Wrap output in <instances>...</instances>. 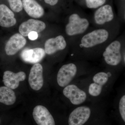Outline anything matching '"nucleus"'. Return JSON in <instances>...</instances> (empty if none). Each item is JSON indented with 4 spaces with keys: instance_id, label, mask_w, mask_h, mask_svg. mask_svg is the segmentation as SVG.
<instances>
[{
    "instance_id": "nucleus-1",
    "label": "nucleus",
    "mask_w": 125,
    "mask_h": 125,
    "mask_svg": "<svg viewBox=\"0 0 125 125\" xmlns=\"http://www.w3.org/2000/svg\"><path fill=\"white\" fill-rule=\"evenodd\" d=\"M88 21L81 18L76 14H73L69 18V23L65 27L67 35L70 36L80 34L84 32L89 26Z\"/></svg>"
},
{
    "instance_id": "nucleus-2",
    "label": "nucleus",
    "mask_w": 125,
    "mask_h": 125,
    "mask_svg": "<svg viewBox=\"0 0 125 125\" xmlns=\"http://www.w3.org/2000/svg\"><path fill=\"white\" fill-rule=\"evenodd\" d=\"M108 36L109 33L106 30H96L87 34L82 38L81 45L85 48L92 47L105 42Z\"/></svg>"
},
{
    "instance_id": "nucleus-3",
    "label": "nucleus",
    "mask_w": 125,
    "mask_h": 125,
    "mask_svg": "<svg viewBox=\"0 0 125 125\" xmlns=\"http://www.w3.org/2000/svg\"><path fill=\"white\" fill-rule=\"evenodd\" d=\"M121 48L120 42L118 41H114L107 47L103 56L108 64L116 66L120 62L122 59Z\"/></svg>"
},
{
    "instance_id": "nucleus-4",
    "label": "nucleus",
    "mask_w": 125,
    "mask_h": 125,
    "mask_svg": "<svg viewBox=\"0 0 125 125\" xmlns=\"http://www.w3.org/2000/svg\"><path fill=\"white\" fill-rule=\"evenodd\" d=\"M77 69L76 66L73 63L64 65L58 72L57 82L61 87L67 86L76 75Z\"/></svg>"
},
{
    "instance_id": "nucleus-5",
    "label": "nucleus",
    "mask_w": 125,
    "mask_h": 125,
    "mask_svg": "<svg viewBox=\"0 0 125 125\" xmlns=\"http://www.w3.org/2000/svg\"><path fill=\"white\" fill-rule=\"evenodd\" d=\"M63 93L71 102L74 105H79L85 102L87 94L85 92L78 88L76 85L70 84L65 87Z\"/></svg>"
},
{
    "instance_id": "nucleus-6",
    "label": "nucleus",
    "mask_w": 125,
    "mask_h": 125,
    "mask_svg": "<svg viewBox=\"0 0 125 125\" xmlns=\"http://www.w3.org/2000/svg\"><path fill=\"white\" fill-rule=\"evenodd\" d=\"M91 114L89 108L85 106L79 107L74 109L69 117V125H83L89 119Z\"/></svg>"
},
{
    "instance_id": "nucleus-7",
    "label": "nucleus",
    "mask_w": 125,
    "mask_h": 125,
    "mask_svg": "<svg viewBox=\"0 0 125 125\" xmlns=\"http://www.w3.org/2000/svg\"><path fill=\"white\" fill-rule=\"evenodd\" d=\"M34 119L38 125H55L53 117L46 108L38 105L34 108Z\"/></svg>"
},
{
    "instance_id": "nucleus-8",
    "label": "nucleus",
    "mask_w": 125,
    "mask_h": 125,
    "mask_svg": "<svg viewBox=\"0 0 125 125\" xmlns=\"http://www.w3.org/2000/svg\"><path fill=\"white\" fill-rule=\"evenodd\" d=\"M43 67L39 63H36L31 68L29 77L30 87L34 90L41 89L43 85Z\"/></svg>"
},
{
    "instance_id": "nucleus-9",
    "label": "nucleus",
    "mask_w": 125,
    "mask_h": 125,
    "mask_svg": "<svg viewBox=\"0 0 125 125\" xmlns=\"http://www.w3.org/2000/svg\"><path fill=\"white\" fill-rule=\"evenodd\" d=\"M27 41L21 34L16 33L10 37L6 43L5 51L8 55H13L24 46Z\"/></svg>"
},
{
    "instance_id": "nucleus-10",
    "label": "nucleus",
    "mask_w": 125,
    "mask_h": 125,
    "mask_svg": "<svg viewBox=\"0 0 125 125\" xmlns=\"http://www.w3.org/2000/svg\"><path fill=\"white\" fill-rule=\"evenodd\" d=\"M46 27V24L42 21L30 19L20 25L19 31L21 35L27 37L31 32L39 33L43 31Z\"/></svg>"
},
{
    "instance_id": "nucleus-11",
    "label": "nucleus",
    "mask_w": 125,
    "mask_h": 125,
    "mask_svg": "<svg viewBox=\"0 0 125 125\" xmlns=\"http://www.w3.org/2000/svg\"><path fill=\"white\" fill-rule=\"evenodd\" d=\"M26 77V74L23 72L14 73L7 71L4 72L3 82L6 87L15 89L19 87L20 82L24 81Z\"/></svg>"
},
{
    "instance_id": "nucleus-12",
    "label": "nucleus",
    "mask_w": 125,
    "mask_h": 125,
    "mask_svg": "<svg viewBox=\"0 0 125 125\" xmlns=\"http://www.w3.org/2000/svg\"><path fill=\"white\" fill-rule=\"evenodd\" d=\"M46 55L45 50L40 48L24 49L21 54V57L25 62L36 64L40 62Z\"/></svg>"
},
{
    "instance_id": "nucleus-13",
    "label": "nucleus",
    "mask_w": 125,
    "mask_h": 125,
    "mask_svg": "<svg viewBox=\"0 0 125 125\" xmlns=\"http://www.w3.org/2000/svg\"><path fill=\"white\" fill-rule=\"evenodd\" d=\"M66 46V42L64 37L58 36L55 38L48 39L45 44L46 53L51 55L58 51L64 49Z\"/></svg>"
},
{
    "instance_id": "nucleus-14",
    "label": "nucleus",
    "mask_w": 125,
    "mask_h": 125,
    "mask_svg": "<svg viewBox=\"0 0 125 125\" xmlns=\"http://www.w3.org/2000/svg\"><path fill=\"white\" fill-rule=\"evenodd\" d=\"M114 18L112 8L109 5L102 6L97 10L94 15V19L97 24L102 25L110 22Z\"/></svg>"
},
{
    "instance_id": "nucleus-15",
    "label": "nucleus",
    "mask_w": 125,
    "mask_h": 125,
    "mask_svg": "<svg viewBox=\"0 0 125 125\" xmlns=\"http://www.w3.org/2000/svg\"><path fill=\"white\" fill-rule=\"evenodd\" d=\"M13 12L5 5H0V25L5 28L13 27L16 24Z\"/></svg>"
},
{
    "instance_id": "nucleus-16",
    "label": "nucleus",
    "mask_w": 125,
    "mask_h": 125,
    "mask_svg": "<svg viewBox=\"0 0 125 125\" xmlns=\"http://www.w3.org/2000/svg\"><path fill=\"white\" fill-rule=\"evenodd\" d=\"M22 4L25 10L31 17L39 18L44 14L43 8L35 0H23Z\"/></svg>"
},
{
    "instance_id": "nucleus-17",
    "label": "nucleus",
    "mask_w": 125,
    "mask_h": 125,
    "mask_svg": "<svg viewBox=\"0 0 125 125\" xmlns=\"http://www.w3.org/2000/svg\"><path fill=\"white\" fill-rule=\"evenodd\" d=\"M16 100L15 93L13 90L6 87H0V103L5 105H13Z\"/></svg>"
},
{
    "instance_id": "nucleus-18",
    "label": "nucleus",
    "mask_w": 125,
    "mask_h": 125,
    "mask_svg": "<svg viewBox=\"0 0 125 125\" xmlns=\"http://www.w3.org/2000/svg\"><path fill=\"white\" fill-rule=\"evenodd\" d=\"M108 79L107 74L105 72H99L95 74L93 78L94 83L103 86L107 83Z\"/></svg>"
},
{
    "instance_id": "nucleus-19",
    "label": "nucleus",
    "mask_w": 125,
    "mask_h": 125,
    "mask_svg": "<svg viewBox=\"0 0 125 125\" xmlns=\"http://www.w3.org/2000/svg\"><path fill=\"white\" fill-rule=\"evenodd\" d=\"M103 86L93 83L91 84L89 88V93L90 95L93 96H97L101 94Z\"/></svg>"
},
{
    "instance_id": "nucleus-20",
    "label": "nucleus",
    "mask_w": 125,
    "mask_h": 125,
    "mask_svg": "<svg viewBox=\"0 0 125 125\" xmlns=\"http://www.w3.org/2000/svg\"><path fill=\"white\" fill-rule=\"evenodd\" d=\"M10 7L13 11L19 12L22 10V2L21 0H8Z\"/></svg>"
},
{
    "instance_id": "nucleus-21",
    "label": "nucleus",
    "mask_w": 125,
    "mask_h": 125,
    "mask_svg": "<svg viewBox=\"0 0 125 125\" xmlns=\"http://www.w3.org/2000/svg\"><path fill=\"white\" fill-rule=\"evenodd\" d=\"M106 0H85L87 7L90 9H96L103 5Z\"/></svg>"
},
{
    "instance_id": "nucleus-22",
    "label": "nucleus",
    "mask_w": 125,
    "mask_h": 125,
    "mask_svg": "<svg viewBox=\"0 0 125 125\" xmlns=\"http://www.w3.org/2000/svg\"><path fill=\"white\" fill-rule=\"evenodd\" d=\"M119 111L122 118L125 122V95H123L120 100L119 104Z\"/></svg>"
},
{
    "instance_id": "nucleus-23",
    "label": "nucleus",
    "mask_w": 125,
    "mask_h": 125,
    "mask_svg": "<svg viewBox=\"0 0 125 125\" xmlns=\"http://www.w3.org/2000/svg\"><path fill=\"white\" fill-rule=\"evenodd\" d=\"M29 38L30 40H36L38 37V34L37 33L34 31H32L28 35Z\"/></svg>"
},
{
    "instance_id": "nucleus-24",
    "label": "nucleus",
    "mask_w": 125,
    "mask_h": 125,
    "mask_svg": "<svg viewBox=\"0 0 125 125\" xmlns=\"http://www.w3.org/2000/svg\"><path fill=\"white\" fill-rule=\"evenodd\" d=\"M44 0L45 2L47 4L51 5L54 6L57 3L58 0Z\"/></svg>"
},
{
    "instance_id": "nucleus-25",
    "label": "nucleus",
    "mask_w": 125,
    "mask_h": 125,
    "mask_svg": "<svg viewBox=\"0 0 125 125\" xmlns=\"http://www.w3.org/2000/svg\"></svg>"
}]
</instances>
